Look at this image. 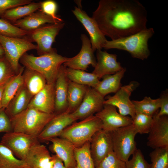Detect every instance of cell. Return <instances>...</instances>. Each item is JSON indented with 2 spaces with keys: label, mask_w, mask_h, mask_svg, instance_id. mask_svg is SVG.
Segmentation results:
<instances>
[{
  "label": "cell",
  "mask_w": 168,
  "mask_h": 168,
  "mask_svg": "<svg viewBox=\"0 0 168 168\" xmlns=\"http://www.w3.org/2000/svg\"><path fill=\"white\" fill-rule=\"evenodd\" d=\"M125 162V168H150L151 167V164L146 161L139 149H137L131 159Z\"/></svg>",
  "instance_id": "obj_38"
},
{
  "label": "cell",
  "mask_w": 168,
  "mask_h": 168,
  "mask_svg": "<svg viewBox=\"0 0 168 168\" xmlns=\"http://www.w3.org/2000/svg\"><path fill=\"white\" fill-rule=\"evenodd\" d=\"M102 129L101 120L94 115L74 122L64 129L59 137L67 139L78 147L90 142L94 134Z\"/></svg>",
  "instance_id": "obj_5"
},
{
  "label": "cell",
  "mask_w": 168,
  "mask_h": 168,
  "mask_svg": "<svg viewBox=\"0 0 168 168\" xmlns=\"http://www.w3.org/2000/svg\"><path fill=\"white\" fill-rule=\"evenodd\" d=\"M56 115L27 107L10 119L13 131L37 138L46 125Z\"/></svg>",
  "instance_id": "obj_4"
},
{
  "label": "cell",
  "mask_w": 168,
  "mask_h": 168,
  "mask_svg": "<svg viewBox=\"0 0 168 168\" xmlns=\"http://www.w3.org/2000/svg\"><path fill=\"white\" fill-rule=\"evenodd\" d=\"M65 73L68 79L75 83L93 88L96 86L100 80L93 73L66 67Z\"/></svg>",
  "instance_id": "obj_30"
},
{
  "label": "cell",
  "mask_w": 168,
  "mask_h": 168,
  "mask_svg": "<svg viewBox=\"0 0 168 168\" xmlns=\"http://www.w3.org/2000/svg\"><path fill=\"white\" fill-rule=\"evenodd\" d=\"M96 63L92 73L99 80L105 75L115 74L124 68L117 61L115 54L98 49L96 50Z\"/></svg>",
  "instance_id": "obj_19"
},
{
  "label": "cell",
  "mask_w": 168,
  "mask_h": 168,
  "mask_svg": "<svg viewBox=\"0 0 168 168\" xmlns=\"http://www.w3.org/2000/svg\"><path fill=\"white\" fill-rule=\"evenodd\" d=\"M139 83L132 81L128 84L121 86L113 96H108L104 101V105L115 106L118 109L119 113L124 116H129L132 119L136 113L134 105L130 97L132 93L138 87Z\"/></svg>",
  "instance_id": "obj_10"
},
{
  "label": "cell",
  "mask_w": 168,
  "mask_h": 168,
  "mask_svg": "<svg viewBox=\"0 0 168 168\" xmlns=\"http://www.w3.org/2000/svg\"><path fill=\"white\" fill-rule=\"evenodd\" d=\"M58 22H62L55 20L40 9L30 15L11 23L22 30L30 32L45 24Z\"/></svg>",
  "instance_id": "obj_23"
},
{
  "label": "cell",
  "mask_w": 168,
  "mask_h": 168,
  "mask_svg": "<svg viewBox=\"0 0 168 168\" xmlns=\"http://www.w3.org/2000/svg\"><path fill=\"white\" fill-rule=\"evenodd\" d=\"M90 151L96 168L109 153L113 151L111 132L102 129L96 133L90 141Z\"/></svg>",
  "instance_id": "obj_13"
},
{
  "label": "cell",
  "mask_w": 168,
  "mask_h": 168,
  "mask_svg": "<svg viewBox=\"0 0 168 168\" xmlns=\"http://www.w3.org/2000/svg\"><path fill=\"white\" fill-rule=\"evenodd\" d=\"M126 71L123 68L115 74L104 76L94 88L104 97L110 93H116L121 87V81Z\"/></svg>",
  "instance_id": "obj_25"
},
{
  "label": "cell",
  "mask_w": 168,
  "mask_h": 168,
  "mask_svg": "<svg viewBox=\"0 0 168 168\" xmlns=\"http://www.w3.org/2000/svg\"><path fill=\"white\" fill-rule=\"evenodd\" d=\"M72 11L89 35L93 50L95 51L97 50L101 49L107 40L95 21L92 17L89 16L81 7H75Z\"/></svg>",
  "instance_id": "obj_15"
},
{
  "label": "cell",
  "mask_w": 168,
  "mask_h": 168,
  "mask_svg": "<svg viewBox=\"0 0 168 168\" xmlns=\"http://www.w3.org/2000/svg\"><path fill=\"white\" fill-rule=\"evenodd\" d=\"M53 168H69L66 167L62 161L55 155V161Z\"/></svg>",
  "instance_id": "obj_44"
},
{
  "label": "cell",
  "mask_w": 168,
  "mask_h": 168,
  "mask_svg": "<svg viewBox=\"0 0 168 168\" xmlns=\"http://www.w3.org/2000/svg\"><path fill=\"white\" fill-rule=\"evenodd\" d=\"M6 84L0 86V109L2 108V99L4 89Z\"/></svg>",
  "instance_id": "obj_45"
},
{
  "label": "cell",
  "mask_w": 168,
  "mask_h": 168,
  "mask_svg": "<svg viewBox=\"0 0 168 168\" xmlns=\"http://www.w3.org/2000/svg\"><path fill=\"white\" fill-rule=\"evenodd\" d=\"M101 120L102 129L111 132L119 128L132 124L133 119L118 112L115 106L104 105L103 108L95 114Z\"/></svg>",
  "instance_id": "obj_17"
},
{
  "label": "cell",
  "mask_w": 168,
  "mask_h": 168,
  "mask_svg": "<svg viewBox=\"0 0 168 168\" xmlns=\"http://www.w3.org/2000/svg\"><path fill=\"white\" fill-rule=\"evenodd\" d=\"M64 25L63 22L47 24L29 32L26 37L32 42L36 43V50L39 56L56 51L52 48V44Z\"/></svg>",
  "instance_id": "obj_8"
},
{
  "label": "cell",
  "mask_w": 168,
  "mask_h": 168,
  "mask_svg": "<svg viewBox=\"0 0 168 168\" xmlns=\"http://www.w3.org/2000/svg\"><path fill=\"white\" fill-rule=\"evenodd\" d=\"M12 131L10 119L7 115L5 109H0V133Z\"/></svg>",
  "instance_id": "obj_42"
},
{
  "label": "cell",
  "mask_w": 168,
  "mask_h": 168,
  "mask_svg": "<svg viewBox=\"0 0 168 168\" xmlns=\"http://www.w3.org/2000/svg\"><path fill=\"white\" fill-rule=\"evenodd\" d=\"M104 97L94 88L88 86L81 104L71 114L77 120L95 115L103 108Z\"/></svg>",
  "instance_id": "obj_11"
},
{
  "label": "cell",
  "mask_w": 168,
  "mask_h": 168,
  "mask_svg": "<svg viewBox=\"0 0 168 168\" xmlns=\"http://www.w3.org/2000/svg\"><path fill=\"white\" fill-rule=\"evenodd\" d=\"M58 7V4L56 1L53 0H47L41 2L40 9L55 20L59 22H63L62 19L56 14Z\"/></svg>",
  "instance_id": "obj_40"
},
{
  "label": "cell",
  "mask_w": 168,
  "mask_h": 168,
  "mask_svg": "<svg viewBox=\"0 0 168 168\" xmlns=\"http://www.w3.org/2000/svg\"><path fill=\"white\" fill-rule=\"evenodd\" d=\"M25 68H21L19 72L10 79L5 84L2 99V108L5 109L10 101L24 85L22 74Z\"/></svg>",
  "instance_id": "obj_29"
},
{
  "label": "cell",
  "mask_w": 168,
  "mask_h": 168,
  "mask_svg": "<svg viewBox=\"0 0 168 168\" xmlns=\"http://www.w3.org/2000/svg\"><path fill=\"white\" fill-rule=\"evenodd\" d=\"M4 54V51L3 48L0 43V55Z\"/></svg>",
  "instance_id": "obj_46"
},
{
  "label": "cell",
  "mask_w": 168,
  "mask_h": 168,
  "mask_svg": "<svg viewBox=\"0 0 168 168\" xmlns=\"http://www.w3.org/2000/svg\"><path fill=\"white\" fill-rule=\"evenodd\" d=\"M0 168H28L26 163L17 158L12 152L0 142Z\"/></svg>",
  "instance_id": "obj_32"
},
{
  "label": "cell",
  "mask_w": 168,
  "mask_h": 168,
  "mask_svg": "<svg viewBox=\"0 0 168 168\" xmlns=\"http://www.w3.org/2000/svg\"><path fill=\"white\" fill-rule=\"evenodd\" d=\"M29 32L16 26L11 22L0 18V34L11 37L22 38L28 35Z\"/></svg>",
  "instance_id": "obj_36"
},
{
  "label": "cell",
  "mask_w": 168,
  "mask_h": 168,
  "mask_svg": "<svg viewBox=\"0 0 168 168\" xmlns=\"http://www.w3.org/2000/svg\"><path fill=\"white\" fill-rule=\"evenodd\" d=\"M154 32L153 28H147L127 37L107 40L102 48L125 50L128 52L133 57L144 60L147 59L150 55L148 41Z\"/></svg>",
  "instance_id": "obj_2"
},
{
  "label": "cell",
  "mask_w": 168,
  "mask_h": 168,
  "mask_svg": "<svg viewBox=\"0 0 168 168\" xmlns=\"http://www.w3.org/2000/svg\"><path fill=\"white\" fill-rule=\"evenodd\" d=\"M33 2L32 0H0V17L12 8L27 4Z\"/></svg>",
  "instance_id": "obj_41"
},
{
  "label": "cell",
  "mask_w": 168,
  "mask_h": 168,
  "mask_svg": "<svg viewBox=\"0 0 168 168\" xmlns=\"http://www.w3.org/2000/svg\"><path fill=\"white\" fill-rule=\"evenodd\" d=\"M0 43L6 58L16 74L21 67L19 63L21 57L27 52L37 49L36 44H33L26 36L18 38L0 34Z\"/></svg>",
  "instance_id": "obj_6"
},
{
  "label": "cell",
  "mask_w": 168,
  "mask_h": 168,
  "mask_svg": "<svg viewBox=\"0 0 168 168\" xmlns=\"http://www.w3.org/2000/svg\"><path fill=\"white\" fill-rule=\"evenodd\" d=\"M125 162L119 159L113 151L109 153L96 168H125Z\"/></svg>",
  "instance_id": "obj_39"
},
{
  "label": "cell",
  "mask_w": 168,
  "mask_h": 168,
  "mask_svg": "<svg viewBox=\"0 0 168 168\" xmlns=\"http://www.w3.org/2000/svg\"><path fill=\"white\" fill-rule=\"evenodd\" d=\"M88 86L69 80L67 98L68 107L65 112L71 114L77 109L83 100Z\"/></svg>",
  "instance_id": "obj_27"
},
{
  "label": "cell",
  "mask_w": 168,
  "mask_h": 168,
  "mask_svg": "<svg viewBox=\"0 0 168 168\" xmlns=\"http://www.w3.org/2000/svg\"><path fill=\"white\" fill-rule=\"evenodd\" d=\"M33 97L23 85L5 109L9 119L26 109Z\"/></svg>",
  "instance_id": "obj_24"
},
{
  "label": "cell",
  "mask_w": 168,
  "mask_h": 168,
  "mask_svg": "<svg viewBox=\"0 0 168 168\" xmlns=\"http://www.w3.org/2000/svg\"><path fill=\"white\" fill-rule=\"evenodd\" d=\"M81 39L82 42L81 49L76 56L68 58L63 65L70 68L86 70L89 66L94 68L96 60L94 55L90 40L85 34H82Z\"/></svg>",
  "instance_id": "obj_12"
},
{
  "label": "cell",
  "mask_w": 168,
  "mask_h": 168,
  "mask_svg": "<svg viewBox=\"0 0 168 168\" xmlns=\"http://www.w3.org/2000/svg\"><path fill=\"white\" fill-rule=\"evenodd\" d=\"M76 165L75 168H96L90 151V142L81 147H74Z\"/></svg>",
  "instance_id": "obj_33"
},
{
  "label": "cell",
  "mask_w": 168,
  "mask_h": 168,
  "mask_svg": "<svg viewBox=\"0 0 168 168\" xmlns=\"http://www.w3.org/2000/svg\"><path fill=\"white\" fill-rule=\"evenodd\" d=\"M68 58L54 52L36 56L26 53L20 62L25 68L34 70L41 74L47 84L55 83L59 68Z\"/></svg>",
  "instance_id": "obj_3"
},
{
  "label": "cell",
  "mask_w": 168,
  "mask_h": 168,
  "mask_svg": "<svg viewBox=\"0 0 168 168\" xmlns=\"http://www.w3.org/2000/svg\"><path fill=\"white\" fill-rule=\"evenodd\" d=\"M92 17L104 35L111 40L147 28V11L137 0H100Z\"/></svg>",
  "instance_id": "obj_1"
},
{
  "label": "cell",
  "mask_w": 168,
  "mask_h": 168,
  "mask_svg": "<svg viewBox=\"0 0 168 168\" xmlns=\"http://www.w3.org/2000/svg\"><path fill=\"white\" fill-rule=\"evenodd\" d=\"M16 74L4 54L0 55V86L6 84Z\"/></svg>",
  "instance_id": "obj_37"
},
{
  "label": "cell",
  "mask_w": 168,
  "mask_h": 168,
  "mask_svg": "<svg viewBox=\"0 0 168 168\" xmlns=\"http://www.w3.org/2000/svg\"><path fill=\"white\" fill-rule=\"evenodd\" d=\"M54 83H47L33 97L27 107L47 114H54L55 106Z\"/></svg>",
  "instance_id": "obj_20"
},
{
  "label": "cell",
  "mask_w": 168,
  "mask_h": 168,
  "mask_svg": "<svg viewBox=\"0 0 168 168\" xmlns=\"http://www.w3.org/2000/svg\"><path fill=\"white\" fill-rule=\"evenodd\" d=\"M150 168H168V148L154 149L149 154Z\"/></svg>",
  "instance_id": "obj_34"
},
{
  "label": "cell",
  "mask_w": 168,
  "mask_h": 168,
  "mask_svg": "<svg viewBox=\"0 0 168 168\" xmlns=\"http://www.w3.org/2000/svg\"><path fill=\"white\" fill-rule=\"evenodd\" d=\"M22 75L24 85L33 96L47 84L45 79L41 74L29 68L25 67Z\"/></svg>",
  "instance_id": "obj_26"
},
{
  "label": "cell",
  "mask_w": 168,
  "mask_h": 168,
  "mask_svg": "<svg viewBox=\"0 0 168 168\" xmlns=\"http://www.w3.org/2000/svg\"><path fill=\"white\" fill-rule=\"evenodd\" d=\"M66 67H60L54 83L55 106L54 114L65 112L68 107V92L69 80L66 73Z\"/></svg>",
  "instance_id": "obj_21"
},
{
  "label": "cell",
  "mask_w": 168,
  "mask_h": 168,
  "mask_svg": "<svg viewBox=\"0 0 168 168\" xmlns=\"http://www.w3.org/2000/svg\"><path fill=\"white\" fill-rule=\"evenodd\" d=\"M41 2L33 1L28 4L18 6L6 11L1 18L11 23L24 18L40 9Z\"/></svg>",
  "instance_id": "obj_28"
},
{
  "label": "cell",
  "mask_w": 168,
  "mask_h": 168,
  "mask_svg": "<svg viewBox=\"0 0 168 168\" xmlns=\"http://www.w3.org/2000/svg\"><path fill=\"white\" fill-rule=\"evenodd\" d=\"M134 105L136 114L140 113L153 117L158 112L160 107L159 98L152 99L145 96L141 100L132 101Z\"/></svg>",
  "instance_id": "obj_31"
},
{
  "label": "cell",
  "mask_w": 168,
  "mask_h": 168,
  "mask_svg": "<svg viewBox=\"0 0 168 168\" xmlns=\"http://www.w3.org/2000/svg\"><path fill=\"white\" fill-rule=\"evenodd\" d=\"M77 120L71 113L56 114L46 125L38 139L40 142H48L51 138L59 137L64 129Z\"/></svg>",
  "instance_id": "obj_16"
},
{
  "label": "cell",
  "mask_w": 168,
  "mask_h": 168,
  "mask_svg": "<svg viewBox=\"0 0 168 168\" xmlns=\"http://www.w3.org/2000/svg\"><path fill=\"white\" fill-rule=\"evenodd\" d=\"M160 110L156 114L158 116H168V93L167 90L163 91L159 97Z\"/></svg>",
  "instance_id": "obj_43"
},
{
  "label": "cell",
  "mask_w": 168,
  "mask_h": 168,
  "mask_svg": "<svg viewBox=\"0 0 168 168\" xmlns=\"http://www.w3.org/2000/svg\"><path fill=\"white\" fill-rule=\"evenodd\" d=\"M111 132L113 151L118 157L125 162L137 149L135 138L137 132L132 124Z\"/></svg>",
  "instance_id": "obj_7"
},
{
  "label": "cell",
  "mask_w": 168,
  "mask_h": 168,
  "mask_svg": "<svg viewBox=\"0 0 168 168\" xmlns=\"http://www.w3.org/2000/svg\"><path fill=\"white\" fill-rule=\"evenodd\" d=\"M153 122V117L140 113L136 114L132 124L137 133H148Z\"/></svg>",
  "instance_id": "obj_35"
},
{
  "label": "cell",
  "mask_w": 168,
  "mask_h": 168,
  "mask_svg": "<svg viewBox=\"0 0 168 168\" xmlns=\"http://www.w3.org/2000/svg\"><path fill=\"white\" fill-rule=\"evenodd\" d=\"M147 145L153 149L168 148V117L153 116V122L147 138Z\"/></svg>",
  "instance_id": "obj_14"
},
{
  "label": "cell",
  "mask_w": 168,
  "mask_h": 168,
  "mask_svg": "<svg viewBox=\"0 0 168 168\" xmlns=\"http://www.w3.org/2000/svg\"><path fill=\"white\" fill-rule=\"evenodd\" d=\"M23 161L28 168H53L55 155L51 156L46 147L39 143L29 149Z\"/></svg>",
  "instance_id": "obj_18"
},
{
  "label": "cell",
  "mask_w": 168,
  "mask_h": 168,
  "mask_svg": "<svg viewBox=\"0 0 168 168\" xmlns=\"http://www.w3.org/2000/svg\"><path fill=\"white\" fill-rule=\"evenodd\" d=\"M50 149L63 162L64 166L69 168H75L76 163L74 153V146L69 141L57 137L50 139Z\"/></svg>",
  "instance_id": "obj_22"
},
{
  "label": "cell",
  "mask_w": 168,
  "mask_h": 168,
  "mask_svg": "<svg viewBox=\"0 0 168 168\" xmlns=\"http://www.w3.org/2000/svg\"><path fill=\"white\" fill-rule=\"evenodd\" d=\"M0 142L8 148L16 157L23 161L29 149L40 143L36 137L13 131L5 133Z\"/></svg>",
  "instance_id": "obj_9"
}]
</instances>
